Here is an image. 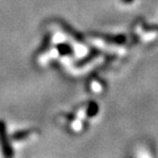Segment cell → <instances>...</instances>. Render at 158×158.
Masks as SVG:
<instances>
[{"label":"cell","instance_id":"1","mask_svg":"<svg viewBox=\"0 0 158 158\" xmlns=\"http://www.w3.org/2000/svg\"><path fill=\"white\" fill-rule=\"evenodd\" d=\"M0 147H1V152L5 157L10 158L15 155L12 145L10 143V138L7 133V126H6L5 121L2 120H0Z\"/></svg>","mask_w":158,"mask_h":158},{"label":"cell","instance_id":"2","mask_svg":"<svg viewBox=\"0 0 158 158\" xmlns=\"http://www.w3.org/2000/svg\"><path fill=\"white\" fill-rule=\"evenodd\" d=\"M56 48L60 56H68L73 54V47L68 43H59Z\"/></svg>","mask_w":158,"mask_h":158},{"label":"cell","instance_id":"3","mask_svg":"<svg viewBox=\"0 0 158 158\" xmlns=\"http://www.w3.org/2000/svg\"><path fill=\"white\" fill-rule=\"evenodd\" d=\"M98 112H99L98 103H97V102H94V101L89 102V106H88V108H87V116H89V118H92V116L96 115Z\"/></svg>","mask_w":158,"mask_h":158},{"label":"cell","instance_id":"4","mask_svg":"<svg viewBox=\"0 0 158 158\" xmlns=\"http://www.w3.org/2000/svg\"><path fill=\"white\" fill-rule=\"evenodd\" d=\"M27 135H29V131H19V132H15L11 135V137H12L13 141H22Z\"/></svg>","mask_w":158,"mask_h":158},{"label":"cell","instance_id":"5","mask_svg":"<svg viewBox=\"0 0 158 158\" xmlns=\"http://www.w3.org/2000/svg\"><path fill=\"white\" fill-rule=\"evenodd\" d=\"M122 2H124V3H132L134 1V0H121Z\"/></svg>","mask_w":158,"mask_h":158}]
</instances>
